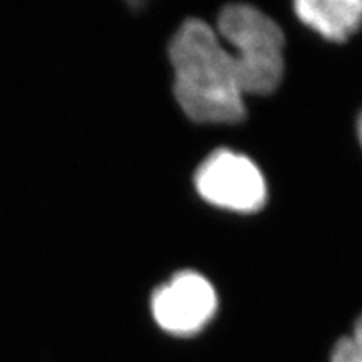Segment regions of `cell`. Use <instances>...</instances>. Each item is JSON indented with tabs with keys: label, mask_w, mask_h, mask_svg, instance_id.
<instances>
[{
	"label": "cell",
	"mask_w": 362,
	"mask_h": 362,
	"mask_svg": "<svg viewBox=\"0 0 362 362\" xmlns=\"http://www.w3.org/2000/svg\"><path fill=\"white\" fill-rule=\"evenodd\" d=\"M175 98L189 119L202 124H233L245 117V94L232 54L205 21L183 22L170 42Z\"/></svg>",
	"instance_id": "cell-1"
},
{
	"label": "cell",
	"mask_w": 362,
	"mask_h": 362,
	"mask_svg": "<svg viewBox=\"0 0 362 362\" xmlns=\"http://www.w3.org/2000/svg\"><path fill=\"white\" fill-rule=\"evenodd\" d=\"M357 136H359V141H361V146H362V112L359 116V121H357Z\"/></svg>",
	"instance_id": "cell-7"
},
{
	"label": "cell",
	"mask_w": 362,
	"mask_h": 362,
	"mask_svg": "<svg viewBox=\"0 0 362 362\" xmlns=\"http://www.w3.org/2000/svg\"><path fill=\"white\" fill-rule=\"evenodd\" d=\"M218 309V296L210 280L193 270L175 274L151 296V314L171 336L189 337L202 332Z\"/></svg>",
	"instance_id": "cell-4"
},
{
	"label": "cell",
	"mask_w": 362,
	"mask_h": 362,
	"mask_svg": "<svg viewBox=\"0 0 362 362\" xmlns=\"http://www.w3.org/2000/svg\"><path fill=\"white\" fill-rule=\"evenodd\" d=\"M330 362H362V315L357 319L352 336L342 337L334 346Z\"/></svg>",
	"instance_id": "cell-6"
},
{
	"label": "cell",
	"mask_w": 362,
	"mask_h": 362,
	"mask_svg": "<svg viewBox=\"0 0 362 362\" xmlns=\"http://www.w3.org/2000/svg\"><path fill=\"white\" fill-rule=\"evenodd\" d=\"M218 37L232 47L243 94L267 96L284 78V33L277 22L248 4H230L218 16Z\"/></svg>",
	"instance_id": "cell-2"
},
{
	"label": "cell",
	"mask_w": 362,
	"mask_h": 362,
	"mask_svg": "<svg viewBox=\"0 0 362 362\" xmlns=\"http://www.w3.org/2000/svg\"><path fill=\"white\" fill-rule=\"evenodd\" d=\"M194 188L210 205L235 214H255L267 202V181L250 158L216 149L194 173Z\"/></svg>",
	"instance_id": "cell-3"
},
{
	"label": "cell",
	"mask_w": 362,
	"mask_h": 362,
	"mask_svg": "<svg viewBox=\"0 0 362 362\" xmlns=\"http://www.w3.org/2000/svg\"><path fill=\"white\" fill-rule=\"evenodd\" d=\"M293 12L330 42H344L362 27V0H293Z\"/></svg>",
	"instance_id": "cell-5"
}]
</instances>
